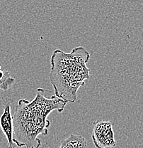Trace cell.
Instances as JSON below:
<instances>
[{
  "label": "cell",
  "mask_w": 143,
  "mask_h": 148,
  "mask_svg": "<svg viewBox=\"0 0 143 148\" xmlns=\"http://www.w3.org/2000/svg\"><path fill=\"white\" fill-rule=\"evenodd\" d=\"M45 90L37 89L33 101L21 99L15 108L13 115L14 142L18 147L39 148L41 140L39 135H47L50 122L47 119L54 110L62 112L65 101L53 95L50 99L44 96Z\"/></svg>",
  "instance_id": "6da1fadb"
},
{
  "label": "cell",
  "mask_w": 143,
  "mask_h": 148,
  "mask_svg": "<svg viewBox=\"0 0 143 148\" xmlns=\"http://www.w3.org/2000/svg\"><path fill=\"white\" fill-rule=\"evenodd\" d=\"M89 58V53L82 46L75 48L70 53L60 49L54 51L49 78L57 98L66 103L76 101L78 89L90 78V70L87 66Z\"/></svg>",
  "instance_id": "7a4b0ae2"
},
{
  "label": "cell",
  "mask_w": 143,
  "mask_h": 148,
  "mask_svg": "<svg viewBox=\"0 0 143 148\" xmlns=\"http://www.w3.org/2000/svg\"><path fill=\"white\" fill-rule=\"evenodd\" d=\"M91 139L96 148H112L116 145L111 123L98 120L94 123Z\"/></svg>",
  "instance_id": "3957f363"
},
{
  "label": "cell",
  "mask_w": 143,
  "mask_h": 148,
  "mask_svg": "<svg viewBox=\"0 0 143 148\" xmlns=\"http://www.w3.org/2000/svg\"><path fill=\"white\" fill-rule=\"evenodd\" d=\"M0 127L7 140L8 148H16V144L14 142L13 116L9 104L6 105L4 112L0 117Z\"/></svg>",
  "instance_id": "277c9868"
},
{
  "label": "cell",
  "mask_w": 143,
  "mask_h": 148,
  "mask_svg": "<svg viewBox=\"0 0 143 148\" xmlns=\"http://www.w3.org/2000/svg\"><path fill=\"white\" fill-rule=\"evenodd\" d=\"M87 140L84 137L71 134L62 140L58 148H87Z\"/></svg>",
  "instance_id": "5b68a950"
},
{
  "label": "cell",
  "mask_w": 143,
  "mask_h": 148,
  "mask_svg": "<svg viewBox=\"0 0 143 148\" xmlns=\"http://www.w3.org/2000/svg\"><path fill=\"white\" fill-rule=\"evenodd\" d=\"M15 83V79L11 76L9 71H5L4 76L0 79V89L4 91L7 90Z\"/></svg>",
  "instance_id": "8992f818"
}]
</instances>
